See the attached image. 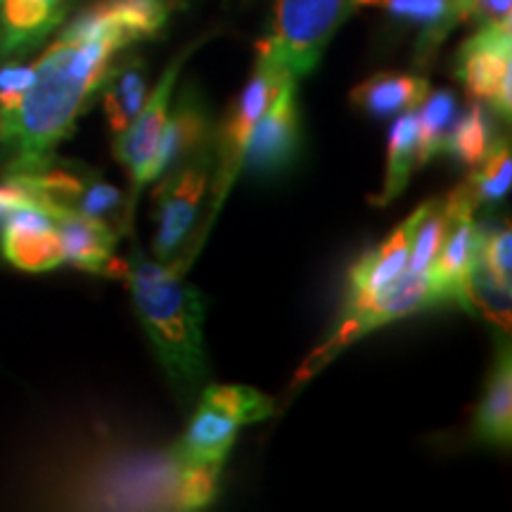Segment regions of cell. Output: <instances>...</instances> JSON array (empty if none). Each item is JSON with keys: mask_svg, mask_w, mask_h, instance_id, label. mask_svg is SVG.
<instances>
[{"mask_svg": "<svg viewBox=\"0 0 512 512\" xmlns=\"http://www.w3.org/2000/svg\"><path fill=\"white\" fill-rule=\"evenodd\" d=\"M124 278L166 375L190 394L207 375L202 294L185 283L178 264H159L140 254L128 261Z\"/></svg>", "mask_w": 512, "mask_h": 512, "instance_id": "7a4b0ae2", "label": "cell"}, {"mask_svg": "<svg viewBox=\"0 0 512 512\" xmlns=\"http://www.w3.org/2000/svg\"><path fill=\"white\" fill-rule=\"evenodd\" d=\"M273 413L275 401L259 389L245 384H214L204 389L200 406L174 446V453L185 463L223 465L242 427L271 418Z\"/></svg>", "mask_w": 512, "mask_h": 512, "instance_id": "277c9868", "label": "cell"}, {"mask_svg": "<svg viewBox=\"0 0 512 512\" xmlns=\"http://www.w3.org/2000/svg\"><path fill=\"white\" fill-rule=\"evenodd\" d=\"M31 76H34L31 64H5L0 69V143L8 136L19 102H22L31 83Z\"/></svg>", "mask_w": 512, "mask_h": 512, "instance_id": "484cf974", "label": "cell"}, {"mask_svg": "<svg viewBox=\"0 0 512 512\" xmlns=\"http://www.w3.org/2000/svg\"><path fill=\"white\" fill-rule=\"evenodd\" d=\"M413 214L392 230L382 245L363 256L349 273V302L347 306L363 304L389 287L396 278L408 271V252H411Z\"/></svg>", "mask_w": 512, "mask_h": 512, "instance_id": "9a60e30c", "label": "cell"}, {"mask_svg": "<svg viewBox=\"0 0 512 512\" xmlns=\"http://www.w3.org/2000/svg\"><path fill=\"white\" fill-rule=\"evenodd\" d=\"M34 204L48 207V204L43 202V197L38 195V190L31 185L29 178L19 174H5L3 181H0V228L5 226V221H8L15 211L24 207H34Z\"/></svg>", "mask_w": 512, "mask_h": 512, "instance_id": "83f0119b", "label": "cell"}, {"mask_svg": "<svg viewBox=\"0 0 512 512\" xmlns=\"http://www.w3.org/2000/svg\"><path fill=\"white\" fill-rule=\"evenodd\" d=\"M477 437L491 446H510L512 437V363L510 347H498L494 368L486 380L484 399L479 403Z\"/></svg>", "mask_w": 512, "mask_h": 512, "instance_id": "ac0fdd59", "label": "cell"}, {"mask_svg": "<svg viewBox=\"0 0 512 512\" xmlns=\"http://www.w3.org/2000/svg\"><path fill=\"white\" fill-rule=\"evenodd\" d=\"M382 10L396 22L411 24L420 31V53L432 55L456 24L465 22L460 0H361V8Z\"/></svg>", "mask_w": 512, "mask_h": 512, "instance_id": "2e32d148", "label": "cell"}, {"mask_svg": "<svg viewBox=\"0 0 512 512\" xmlns=\"http://www.w3.org/2000/svg\"><path fill=\"white\" fill-rule=\"evenodd\" d=\"M55 226L60 233L64 261L95 275H126V261L114 254L119 230L112 223L88 219L74 211H55Z\"/></svg>", "mask_w": 512, "mask_h": 512, "instance_id": "7c38bea8", "label": "cell"}, {"mask_svg": "<svg viewBox=\"0 0 512 512\" xmlns=\"http://www.w3.org/2000/svg\"><path fill=\"white\" fill-rule=\"evenodd\" d=\"M299 150V110L294 83L285 86L249 133L242 169L271 178L290 169Z\"/></svg>", "mask_w": 512, "mask_h": 512, "instance_id": "9c48e42d", "label": "cell"}, {"mask_svg": "<svg viewBox=\"0 0 512 512\" xmlns=\"http://www.w3.org/2000/svg\"><path fill=\"white\" fill-rule=\"evenodd\" d=\"M512 15V0H467L465 19L484 24H508Z\"/></svg>", "mask_w": 512, "mask_h": 512, "instance_id": "f1b7e54d", "label": "cell"}, {"mask_svg": "<svg viewBox=\"0 0 512 512\" xmlns=\"http://www.w3.org/2000/svg\"><path fill=\"white\" fill-rule=\"evenodd\" d=\"M458 102L451 91L427 93L418 117V166L432 162L446 152V138L456 121Z\"/></svg>", "mask_w": 512, "mask_h": 512, "instance_id": "44dd1931", "label": "cell"}, {"mask_svg": "<svg viewBox=\"0 0 512 512\" xmlns=\"http://www.w3.org/2000/svg\"><path fill=\"white\" fill-rule=\"evenodd\" d=\"M209 171V157L202 155L200 159L183 162V166L162 176V183L155 190V254L159 261L174 259V254L188 240L190 230L197 221V211H200V204L211 183Z\"/></svg>", "mask_w": 512, "mask_h": 512, "instance_id": "ba28073f", "label": "cell"}, {"mask_svg": "<svg viewBox=\"0 0 512 512\" xmlns=\"http://www.w3.org/2000/svg\"><path fill=\"white\" fill-rule=\"evenodd\" d=\"M294 81L297 79L287 69L280 67L278 62L268 60L264 55H256L254 72L233 105H230L219 133V162H216V174L214 181H211L214 183V192H211L214 204H211L209 226L214 223L216 211L223 207L235 178L240 174L242 157H245V147L254 124L268 110V105L278 98L280 91Z\"/></svg>", "mask_w": 512, "mask_h": 512, "instance_id": "5b68a950", "label": "cell"}, {"mask_svg": "<svg viewBox=\"0 0 512 512\" xmlns=\"http://www.w3.org/2000/svg\"><path fill=\"white\" fill-rule=\"evenodd\" d=\"M169 15V0H95L72 19L31 64L34 76L0 143L5 174H31L48 164L112 72L117 53L155 38Z\"/></svg>", "mask_w": 512, "mask_h": 512, "instance_id": "6da1fadb", "label": "cell"}, {"mask_svg": "<svg viewBox=\"0 0 512 512\" xmlns=\"http://www.w3.org/2000/svg\"><path fill=\"white\" fill-rule=\"evenodd\" d=\"M0 249L19 271L43 273L60 266L64 252L55 226V211L41 204L15 211L0 228Z\"/></svg>", "mask_w": 512, "mask_h": 512, "instance_id": "8fae6325", "label": "cell"}, {"mask_svg": "<svg viewBox=\"0 0 512 512\" xmlns=\"http://www.w3.org/2000/svg\"><path fill=\"white\" fill-rule=\"evenodd\" d=\"M183 60L185 57H178V60L169 64V69L159 79L155 91L147 95L143 110L136 114V119L124 131L117 133V140H114V157L131 174L133 190L136 192L150 183L152 162H155L162 128L171 110V91H174L176 76L181 72Z\"/></svg>", "mask_w": 512, "mask_h": 512, "instance_id": "30bf717a", "label": "cell"}, {"mask_svg": "<svg viewBox=\"0 0 512 512\" xmlns=\"http://www.w3.org/2000/svg\"><path fill=\"white\" fill-rule=\"evenodd\" d=\"M494 147V133H491L489 117L482 102L475 100V105L467 110L458 121H453L451 133L446 138V152L458 159L465 166H477L489 155Z\"/></svg>", "mask_w": 512, "mask_h": 512, "instance_id": "603a6c76", "label": "cell"}, {"mask_svg": "<svg viewBox=\"0 0 512 512\" xmlns=\"http://www.w3.org/2000/svg\"><path fill=\"white\" fill-rule=\"evenodd\" d=\"M508 24H484L463 43L456 62V76L467 95L494 105L498 117L510 119L512 91V41Z\"/></svg>", "mask_w": 512, "mask_h": 512, "instance_id": "52a82bcc", "label": "cell"}, {"mask_svg": "<svg viewBox=\"0 0 512 512\" xmlns=\"http://www.w3.org/2000/svg\"><path fill=\"white\" fill-rule=\"evenodd\" d=\"M448 226L444 200L427 202L413 211L411 252H408V271L430 275V268L437 259L441 240Z\"/></svg>", "mask_w": 512, "mask_h": 512, "instance_id": "7402d4cb", "label": "cell"}, {"mask_svg": "<svg viewBox=\"0 0 512 512\" xmlns=\"http://www.w3.org/2000/svg\"><path fill=\"white\" fill-rule=\"evenodd\" d=\"M465 309L484 313L491 323H496L503 332H510V287L498 285L482 266L472 268L470 283H467Z\"/></svg>", "mask_w": 512, "mask_h": 512, "instance_id": "d4e9b609", "label": "cell"}, {"mask_svg": "<svg viewBox=\"0 0 512 512\" xmlns=\"http://www.w3.org/2000/svg\"><path fill=\"white\" fill-rule=\"evenodd\" d=\"M418 166V117L415 112H401V117L389 128L387 174L375 204H389L406 190L413 169Z\"/></svg>", "mask_w": 512, "mask_h": 512, "instance_id": "ffe728a7", "label": "cell"}, {"mask_svg": "<svg viewBox=\"0 0 512 512\" xmlns=\"http://www.w3.org/2000/svg\"><path fill=\"white\" fill-rule=\"evenodd\" d=\"M427 93H430V83L422 76L380 72L358 83L351 91V105L370 117L384 119L420 107Z\"/></svg>", "mask_w": 512, "mask_h": 512, "instance_id": "e0dca14e", "label": "cell"}, {"mask_svg": "<svg viewBox=\"0 0 512 512\" xmlns=\"http://www.w3.org/2000/svg\"><path fill=\"white\" fill-rule=\"evenodd\" d=\"M209 133V114L195 93H183L174 110H169L166 124L159 138L155 162H152L150 181L166 176L181 166L185 159L195 155L200 147L207 143Z\"/></svg>", "mask_w": 512, "mask_h": 512, "instance_id": "5bb4252c", "label": "cell"}, {"mask_svg": "<svg viewBox=\"0 0 512 512\" xmlns=\"http://www.w3.org/2000/svg\"><path fill=\"white\" fill-rule=\"evenodd\" d=\"M460 3H463V10L467 8V0H460Z\"/></svg>", "mask_w": 512, "mask_h": 512, "instance_id": "f546056e", "label": "cell"}, {"mask_svg": "<svg viewBox=\"0 0 512 512\" xmlns=\"http://www.w3.org/2000/svg\"><path fill=\"white\" fill-rule=\"evenodd\" d=\"M512 181V157L508 140H498L489 155L477 164L475 174L463 183L467 195L472 197L475 207L479 204H498L508 195Z\"/></svg>", "mask_w": 512, "mask_h": 512, "instance_id": "cb8c5ba5", "label": "cell"}, {"mask_svg": "<svg viewBox=\"0 0 512 512\" xmlns=\"http://www.w3.org/2000/svg\"><path fill=\"white\" fill-rule=\"evenodd\" d=\"M102 107H105L107 124L114 133H121L136 119L147 100V72L143 60H131L119 67H112L102 83Z\"/></svg>", "mask_w": 512, "mask_h": 512, "instance_id": "d6986e66", "label": "cell"}, {"mask_svg": "<svg viewBox=\"0 0 512 512\" xmlns=\"http://www.w3.org/2000/svg\"><path fill=\"white\" fill-rule=\"evenodd\" d=\"M74 0H0V53L22 55L48 38Z\"/></svg>", "mask_w": 512, "mask_h": 512, "instance_id": "4fadbf2b", "label": "cell"}, {"mask_svg": "<svg viewBox=\"0 0 512 512\" xmlns=\"http://www.w3.org/2000/svg\"><path fill=\"white\" fill-rule=\"evenodd\" d=\"M510 238V221H505V226L494 233L479 235V266L503 287H510Z\"/></svg>", "mask_w": 512, "mask_h": 512, "instance_id": "4316f807", "label": "cell"}, {"mask_svg": "<svg viewBox=\"0 0 512 512\" xmlns=\"http://www.w3.org/2000/svg\"><path fill=\"white\" fill-rule=\"evenodd\" d=\"M358 8L361 0H278L271 36L256 46V55L278 62L294 79L306 76Z\"/></svg>", "mask_w": 512, "mask_h": 512, "instance_id": "3957f363", "label": "cell"}, {"mask_svg": "<svg viewBox=\"0 0 512 512\" xmlns=\"http://www.w3.org/2000/svg\"><path fill=\"white\" fill-rule=\"evenodd\" d=\"M432 304H437V297H434L430 275L406 271L401 278H396L392 285L384 287L380 294L368 299V302L347 306L342 325H339L335 335H332L323 347L313 351V356L304 363L302 370H299L297 382L309 380L313 373H318L320 368L328 366L332 356L339 354L342 349H347L358 337L368 335V332L382 328V325L387 323H394V320L399 318L411 316L415 311L427 309V306Z\"/></svg>", "mask_w": 512, "mask_h": 512, "instance_id": "8992f818", "label": "cell"}]
</instances>
